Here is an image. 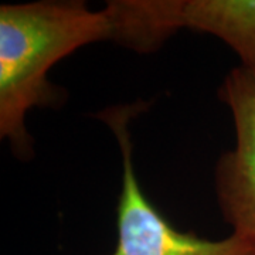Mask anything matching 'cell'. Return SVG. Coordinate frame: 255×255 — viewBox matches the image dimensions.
<instances>
[{
	"mask_svg": "<svg viewBox=\"0 0 255 255\" xmlns=\"http://www.w3.org/2000/svg\"><path fill=\"white\" fill-rule=\"evenodd\" d=\"M142 104L114 107L100 117L117 136L122 156L118 200V241L111 255H255V238L233 233L219 241L179 231L147 200L137 183L129 124Z\"/></svg>",
	"mask_w": 255,
	"mask_h": 255,
	"instance_id": "cell-2",
	"label": "cell"
},
{
	"mask_svg": "<svg viewBox=\"0 0 255 255\" xmlns=\"http://www.w3.org/2000/svg\"><path fill=\"white\" fill-rule=\"evenodd\" d=\"M133 13L149 50L180 28L209 33L226 41L255 77V0H136Z\"/></svg>",
	"mask_w": 255,
	"mask_h": 255,
	"instance_id": "cell-3",
	"label": "cell"
},
{
	"mask_svg": "<svg viewBox=\"0 0 255 255\" xmlns=\"http://www.w3.org/2000/svg\"><path fill=\"white\" fill-rule=\"evenodd\" d=\"M236 125V147L221 156L216 189L224 220L236 234L255 238V77L234 68L220 88Z\"/></svg>",
	"mask_w": 255,
	"mask_h": 255,
	"instance_id": "cell-4",
	"label": "cell"
},
{
	"mask_svg": "<svg viewBox=\"0 0 255 255\" xmlns=\"http://www.w3.org/2000/svg\"><path fill=\"white\" fill-rule=\"evenodd\" d=\"M111 38L107 10L92 11L84 1L0 7V135L18 157L33 153L28 111L63 104L64 91L47 78L51 67L80 47Z\"/></svg>",
	"mask_w": 255,
	"mask_h": 255,
	"instance_id": "cell-1",
	"label": "cell"
}]
</instances>
